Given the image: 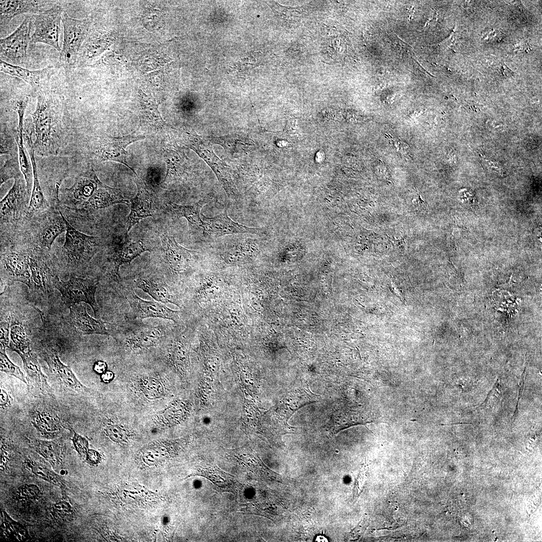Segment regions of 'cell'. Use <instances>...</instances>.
Returning a JSON list of instances; mask_svg holds the SVG:
<instances>
[{
    "label": "cell",
    "mask_w": 542,
    "mask_h": 542,
    "mask_svg": "<svg viewBox=\"0 0 542 542\" xmlns=\"http://www.w3.org/2000/svg\"><path fill=\"white\" fill-rule=\"evenodd\" d=\"M204 222L203 233L212 237L234 235L238 234L255 233L257 229L249 227L232 220L226 211L212 217L201 214Z\"/></svg>",
    "instance_id": "obj_12"
},
{
    "label": "cell",
    "mask_w": 542,
    "mask_h": 542,
    "mask_svg": "<svg viewBox=\"0 0 542 542\" xmlns=\"http://www.w3.org/2000/svg\"><path fill=\"white\" fill-rule=\"evenodd\" d=\"M35 110L31 114L35 132L34 147L41 156L58 154L62 137V107L58 97L49 92L37 93Z\"/></svg>",
    "instance_id": "obj_1"
},
{
    "label": "cell",
    "mask_w": 542,
    "mask_h": 542,
    "mask_svg": "<svg viewBox=\"0 0 542 542\" xmlns=\"http://www.w3.org/2000/svg\"><path fill=\"white\" fill-rule=\"evenodd\" d=\"M98 284V280L76 277L64 281L55 276L53 280L54 287L60 292L62 300L68 308L84 302L91 307L95 316L98 312L95 299Z\"/></svg>",
    "instance_id": "obj_4"
},
{
    "label": "cell",
    "mask_w": 542,
    "mask_h": 542,
    "mask_svg": "<svg viewBox=\"0 0 542 542\" xmlns=\"http://www.w3.org/2000/svg\"><path fill=\"white\" fill-rule=\"evenodd\" d=\"M388 140L389 143L396 151L402 154L406 152L408 146L405 143H403L396 139H394L391 137H389Z\"/></svg>",
    "instance_id": "obj_46"
},
{
    "label": "cell",
    "mask_w": 542,
    "mask_h": 542,
    "mask_svg": "<svg viewBox=\"0 0 542 542\" xmlns=\"http://www.w3.org/2000/svg\"><path fill=\"white\" fill-rule=\"evenodd\" d=\"M105 431L108 437L116 443H122L127 438L124 430L116 425L107 426Z\"/></svg>",
    "instance_id": "obj_42"
},
{
    "label": "cell",
    "mask_w": 542,
    "mask_h": 542,
    "mask_svg": "<svg viewBox=\"0 0 542 542\" xmlns=\"http://www.w3.org/2000/svg\"><path fill=\"white\" fill-rule=\"evenodd\" d=\"M69 315L71 323L81 334L111 335L110 324L90 317L81 303L71 307Z\"/></svg>",
    "instance_id": "obj_13"
},
{
    "label": "cell",
    "mask_w": 542,
    "mask_h": 542,
    "mask_svg": "<svg viewBox=\"0 0 542 542\" xmlns=\"http://www.w3.org/2000/svg\"><path fill=\"white\" fill-rule=\"evenodd\" d=\"M128 203L119 190L106 185L101 181L89 199L84 203V207L102 209L120 203Z\"/></svg>",
    "instance_id": "obj_22"
},
{
    "label": "cell",
    "mask_w": 542,
    "mask_h": 542,
    "mask_svg": "<svg viewBox=\"0 0 542 542\" xmlns=\"http://www.w3.org/2000/svg\"><path fill=\"white\" fill-rule=\"evenodd\" d=\"M221 249H223V257L230 261H233L249 257L256 248L251 239L241 237L226 242Z\"/></svg>",
    "instance_id": "obj_24"
},
{
    "label": "cell",
    "mask_w": 542,
    "mask_h": 542,
    "mask_svg": "<svg viewBox=\"0 0 542 542\" xmlns=\"http://www.w3.org/2000/svg\"><path fill=\"white\" fill-rule=\"evenodd\" d=\"M100 181L93 169L77 176L73 185L62 192L61 202L68 207H78L92 196Z\"/></svg>",
    "instance_id": "obj_11"
},
{
    "label": "cell",
    "mask_w": 542,
    "mask_h": 542,
    "mask_svg": "<svg viewBox=\"0 0 542 542\" xmlns=\"http://www.w3.org/2000/svg\"><path fill=\"white\" fill-rule=\"evenodd\" d=\"M30 195L24 177L15 178L13 186L0 203L1 224L18 218L27 207Z\"/></svg>",
    "instance_id": "obj_10"
},
{
    "label": "cell",
    "mask_w": 542,
    "mask_h": 542,
    "mask_svg": "<svg viewBox=\"0 0 542 542\" xmlns=\"http://www.w3.org/2000/svg\"><path fill=\"white\" fill-rule=\"evenodd\" d=\"M21 357L24 362V368L30 376L33 377H43V374L41 371L38 361L36 357L32 356L30 352L21 356Z\"/></svg>",
    "instance_id": "obj_40"
},
{
    "label": "cell",
    "mask_w": 542,
    "mask_h": 542,
    "mask_svg": "<svg viewBox=\"0 0 542 542\" xmlns=\"http://www.w3.org/2000/svg\"><path fill=\"white\" fill-rule=\"evenodd\" d=\"M107 368L106 363L102 361H98L95 362L93 366L94 370L98 373H103L105 372Z\"/></svg>",
    "instance_id": "obj_49"
},
{
    "label": "cell",
    "mask_w": 542,
    "mask_h": 542,
    "mask_svg": "<svg viewBox=\"0 0 542 542\" xmlns=\"http://www.w3.org/2000/svg\"><path fill=\"white\" fill-rule=\"evenodd\" d=\"M205 203L199 201L194 205H181L170 203L175 211L180 216L185 218L192 226L203 229L204 222L200 216V211Z\"/></svg>",
    "instance_id": "obj_31"
},
{
    "label": "cell",
    "mask_w": 542,
    "mask_h": 542,
    "mask_svg": "<svg viewBox=\"0 0 542 542\" xmlns=\"http://www.w3.org/2000/svg\"><path fill=\"white\" fill-rule=\"evenodd\" d=\"M65 232L63 249L68 262L74 265L87 263L97 250L98 238L79 231L67 220Z\"/></svg>",
    "instance_id": "obj_7"
},
{
    "label": "cell",
    "mask_w": 542,
    "mask_h": 542,
    "mask_svg": "<svg viewBox=\"0 0 542 542\" xmlns=\"http://www.w3.org/2000/svg\"><path fill=\"white\" fill-rule=\"evenodd\" d=\"M365 468L364 466L363 467L355 483L354 489V496L355 497L358 495L362 491L365 479Z\"/></svg>",
    "instance_id": "obj_45"
},
{
    "label": "cell",
    "mask_w": 542,
    "mask_h": 542,
    "mask_svg": "<svg viewBox=\"0 0 542 542\" xmlns=\"http://www.w3.org/2000/svg\"><path fill=\"white\" fill-rule=\"evenodd\" d=\"M66 219L60 210L51 212L41 223L37 234L38 243L44 248L51 249L56 238L66 230Z\"/></svg>",
    "instance_id": "obj_19"
},
{
    "label": "cell",
    "mask_w": 542,
    "mask_h": 542,
    "mask_svg": "<svg viewBox=\"0 0 542 542\" xmlns=\"http://www.w3.org/2000/svg\"><path fill=\"white\" fill-rule=\"evenodd\" d=\"M0 329L1 347H9L10 342L11 325L8 322L1 321Z\"/></svg>",
    "instance_id": "obj_43"
},
{
    "label": "cell",
    "mask_w": 542,
    "mask_h": 542,
    "mask_svg": "<svg viewBox=\"0 0 542 542\" xmlns=\"http://www.w3.org/2000/svg\"><path fill=\"white\" fill-rule=\"evenodd\" d=\"M0 69L2 72L19 78L27 82L37 93L42 90V86L55 73V69L53 66L31 70L8 63L2 59H0Z\"/></svg>",
    "instance_id": "obj_14"
},
{
    "label": "cell",
    "mask_w": 542,
    "mask_h": 542,
    "mask_svg": "<svg viewBox=\"0 0 542 542\" xmlns=\"http://www.w3.org/2000/svg\"><path fill=\"white\" fill-rule=\"evenodd\" d=\"M136 283L139 288L155 300L163 303H174L173 296L167 285L164 283L150 279H140Z\"/></svg>",
    "instance_id": "obj_28"
},
{
    "label": "cell",
    "mask_w": 542,
    "mask_h": 542,
    "mask_svg": "<svg viewBox=\"0 0 542 542\" xmlns=\"http://www.w3.org/2000/svg\"><path fill=\"white\" fill-rule=\"evenodd\" d=\"M135 182L138 191L131 199L130 212L126 222L128 232L140 220L152 216L153 201L146 183L138 176Z\"/></svg>",
    "instance_id": "obj_17"
},
{
    "label": "cell",
    "mask_w": 542,
    "mask_h": 542,
    "mask_svg": "<svg viewBox=\"0 0 542 542\" xmlns=\"http://www.w3.org/2000/svg\"><path fill=\"white\" fill-rule=\"evenodd\" d=\"M146 251L149 250L141 240L127 241L118 246L115 250L114 257V271L116 276H118L119 269L122 264L130 263Z\"/></svg>",
    "instance_id": "obj_25"
},
{
    "label": "cell",
    "mask_w": 542,
    "mask_h": 542,
    "mask_svg": "<svg viewBox=\"0 0 542 542\" xmlns=\"http://www.w3.org/2000/svg\"><path fill=\"white\" fill-rule=\"evenodd\" d=\"M316 541H328L327 538L326 537H325V536H324L323 535L317 536L316 538Z\"/></svg>",
    "instance_id": "obj_55"
},
{
    "label": "cell",
    "mask_w": 542,
    "mask_h": 542,
    "mask_svg": "<svg viewBox=\"0 0 542 542\" xmlns=\"http://www.w3.org/2000/svg\"><path fill=\"white\" fill-rule=\"evenodd\" d=\"M25 463L31 472L38 477L57 486L63 485L61 477L42 464L32 460H27Z\"/></svg>",
    "instance_id": "obj_34"
},
{
    "label": "cell",
    "mask_w": 542,
    "mask_h": 542,
    "mask_svg": "<svg viewBox=\"0 0 542 542\" xmlns=\"http://www.w3.org/2000/svg\"><path fill=\"white\" fill-rule=\"evenodd\" d=\"M20 171L19 161L15 158L7 161L1 169V185L11 178L15 179L23 175Z\"/></svg>",
    "instance_id": "obj_38"
},
{
    "label": "cell",
    "mask_w": 542,
    "mask_h": 542,
    "mask_svg": "<svg viewBox=\"0 0 542 542\" xmlns=\"http://www.w3.org/2000/svg\"><path fill=\"white\" fill-rule=\"evenodd\" d=\"M130 338L137 347L147 348L156 344L163 336V332L159 327H146L132 333Z\"/></svg>",
    "instance_id": "obj_30"
},
{
    "label": "cell",
    "mask_w": 542,
    "mask_h": 542,
    "mask_svg": "<svg viewBox=\"0 0 542 542\" xmlns=\"http://www.w3.org/2000/svg\"><path fill=\"white\" fill-rule=\"evenodd\" d=\"M365 524V521H362L357 527L351 531V534L352 536H351L352 537L353 539H356L360 536L364 531Z\"/></svg>",
    "instance_id": "obj_48"
},
{
    "label": "cell",
    "mask_w": 542,
    "mask_h": 542,
    "mask_svg": "<svg viewBox=\"0 0 542 542\" xmlns=\"http://www.w3.org/2000/svg\"><path fill=\"white\" fill-rule=\"evenodd\" d=\"M51 511L54 516L62 519L70 516L73 512L70 504L66 501H60L54 503Z\"/></svg>",
    "instance_id": "obj_41"
},
{
    "label": "cell",
    "mask_w": 542,
    "mask_h": 542,
    "mask_svg": "<svg viewBox=\"0 0 542 542\" xmlns=\"http://www.w3.org/2000/svg\"><path fill=\"white\" fill-rule=\"evenodd\" d=\"M140 92V102L143 119L146 121L147 124L155 129H164L167 124L161 117L158 106L156 102L144 92L141 91Z\"/></svg>",
    "instance_id": "obj_27"
},
{
    "label": "cell",
    "mask_w": 542,
    "mask_h": 542,
    "mask_svg": "<svg viewBox=\"0 0 542 542\" xmlns=\"http://www.w3.org/2000/svg\"><path fill=\"white\" fill-rule=\"evenodd\" d=\"M24 145L29 155L33 169V182L28 211L29 214L41 212L49 207V204L43 194L39 181L36 162L35 150L32 139V131L25 129L23 133Z\"/></svg>",
    "instance_id": "obj_15"
},
{
    "label": "cell",
    "mask_w": 542,
    "mask_h": 542,
    "mask_svg": "<svg viewBox=\"0 0 542 542\" xmlns=\"http://www.w3.org/2000/svg\"><path fill=\"white\" fill-rule=\"evenodd\" d=\"M23 133L24 124L18 123L14 138L18 147V158L21 172L24 178L28 191L31 194L33 182V169L32 164H30L26 155Z\"/></svg>",
    "instance_id": "obj_26"
},
{
    "label": "cell",
    "mask_w": 542,
    "mask_h": 542,
    "mask_svg": "<svg viewBox=\"0 0 542 542\" xmlns=\"http://www.w3.org/2000/svg\"><path fill=\"white\" fill-rule=\"evenodd\" d=\"M32 15H27L22 24L8 37L0 40L1 59L15 65H26L27 48L31 41Z\"/></svg>",
    "instance_id": "obj_5"
},
{
    "label": "cell",
    "mask_w": 542,
    "mask_h": 542,
    "mask_svg": "<svg viewBox=\"0 0 542 542\" xmlns=\"http://www.w3.org/2000/svg\"><path fill=\"white\" fill-rule=\"evenodd\" d=\"M526 45H525L524 44H520L515 46V49L518 51H522L526 49Z\"/></svg>",
    "instance_id": "obj_54"
},
{
    "label": "cell",
    "mask_w": 542,
    "mask_h": 542,
    "mask_svg": "<svg viewBox=\"0 0 542 542\" xmlns=\"http://www.w3.org/2000/svg\"><path fill=\"white\" fill-rule=\"evenodd\" d=\"M51 358L55 371L66 386L77 391L86 389L77 379L70 366L63 364L57 354L52 353Z\"/></svg>",
    "instance_id": "obj_32"
},
{
    "label": "cell",
    "mask_w": 542,
    "mask_h": 542,
    "mask_svg": "<svg viewBox=\"0 0 542 542\" xmlns=\"http://www.w3.org/2000/svg\"><path fill=\"white\" fill-rule=\"evenodd\" d=\"M186 145L196 152L212 169L229 198L237 196V190L232 179L230 168L220 160L213 150L206 144L195 131H185Z\"/></svg>",
    "instance_id": "obj_3"
},
{
    "label": "cell",
    "mask_w": 542,
    "mask_h": 542,
    "mask_svg": "<svg viewBox=\"0 0 542 542\" xmlns=\"http://www.w3.org/2000/svg\"><path fill=\"white\" fill-rule=\"evenodd\" d=\"M1 277L7 286L19 281L28 286L31 272L30 255L21 250H11L1 254Z\"/></svg>",
    "instance_id": "obj_9"
},
{
    "label": "cell",
    "mask_w": 542,
    "mask_h": 542,
    "mask_svg": "<svg viewBox=\"0 0 542 542\" xmlns=\"http://www.w3.org/2000/svg\"><path fill=\"white\" fill-rule=\"evenodd\" d=\"M128 301L136 318L141 319L159 318L173 320L176 318L175 311L161 303L142 299L133 293L129 295Z\"/></svg>",
    "instance_id": "obj_18"
},
{
    "label": "cell",
    "mask_w": 542,
    "mask_h": 542,
    "mask_svg": "<svg viewBox=\"0 0 542 542\" xmlns=\"http://www.w3.org/2000/svg\"><path fill=\"white\" fill-rule=\"evenodd\" d=\"M0 369L3 372L13 375L27 383V380L20 367L14 364L8 358L6 348H0Z\"/></svg>",
    "instance_id": "obj_37"
},
{
    "label": "cell",
    "mask_w": 542,
    "mask_h": 542,
    "mask_svg": "<svg viewBox=\"0 0 542 542\" xmlns=\"http://www.w3.org/2000/svg\"><path fill=\"white\" fill-rule=\"evenodd\" d=\"M34 445L36 451L53 466H57L61 463L62 450L56 443L38 439L35 441Z\"/></svg>",
    "instance_id": "obj_33"
},
{
    "label": "cell",
    "mask_w": 542,
    "mask_h": 542,
    "mask_svg": "<svg viewBox=\"0 0 542 542\" xmlns=\"http://www.w3.org/2000/svg\"><path fill=\"white\" fill-rule=\"evenodd\" d=\"M454 32L455 31H453L450 36L449 37L448 39L443 41V43H442L443 45L447 46L448 45H451L454 43L456 39V36Z\"/></svg>",
    "instance_id": "obj_52"
},
{
    "label": "cell",
    "mask_w": 542,
    "mask_h": 542,
    "mask_svg": "<svg viewBox=\"0 0 542 542\" xmlns=\"http://www.w3.org/2000/svg\"><path fill=\"white\" fill-rule=\"evenodd\" d=\"M74 448L80 455L86 454L88 451V444L87 440L76 433H74L72 438Z\"/></svg>",
    "instance_id": "obj_44"
},
{
    "label": "cell",
    "mask_w": 542,
    "mask_h": 542,
    "mask_svg": "<svg viewBox=\"0 0 542 542\" xmlns=\"http://www.w3.org/2000/svg\"><path fill=\"white\" fill-rule=\"evenodd\" d=\"M31 277L29 285L30 290L39 296L48 297L52 293L53 280L49 269L42 258L36 255H30Z\"/></svg>",
    "instance_id": "obj_16"
},
{
    "label": "cell",
    "mask_w": 542,
    "mask_h": 542,
    "mask_svg": "<svg viewBox=\"0 0 542 542\" xmlns=\"http://www.w3.org/2000/svg\"><path fill=\"white\" fill-rule=\"evenodd\" d=\"M63 12L61 6L57 4L43 12L32 15L34 31L31 42L47 44L60 52L59 39Z\"/></svg>",
    "instance_id": "obj_6"
},
{
    "label": "cell",
    "mask_w": 542,
    "mask_h": 542,
    "mask_svg": "<svg viewBox=\"0 0 542 542\" xmlns=\"http://www.w3.org/2000/svg\"><path fill=\"white\" fill-rule=\"evenodd\" d=\"M10 325L9 348L17 352L20 356L30 352V340L23 325L13 318Z\"/></svg>",
    "instance_id": "obj_29"
},
{
    "label": "cell",
    "mask_w": 542,
    "mask_h": 542,
    "mask_svg": "<svg viewBox=\"0 0 542 542\" xmlns=\"http://www.w3.org/2000/svg\"><path fill=\"white\" fill-rule=\"evenodd\" d=\"M4 530L6 535L15 540H22L27 536L26 530L4 512Z\"/></svg>",
    "instance_id": "obj_36"
},
{
    "label": "cell",
    "mask_w": 542,
    "mask_h": 542,
    "mask_svg": "<svg viewBox=\"0 0 542 542\" xmlns=\"http://www.w3.org/2000/svg\"><path fill=\"white\" fill-rule=\"evenodd\" d=\"M161 239L169 266L176 272L184 271L188 265L192 251L179 245L173 236L162 234Z\"/></svg>",
    "instance_id": "obj_21"
},
{
    "label": "cell",
    "mask_w": 542,
    "mask_h": 542,
    "mask_svg": "<svg viewBox=\"0 0 542 542\" xmlns=\"http://www.w3.org/2000/svg\"><path fill=\"white\" fill-rule=\"evenodd\" d=\"M33 422L38 430L45 435L53 434L59 430L56 420L47 413H38L34 417Z\"/></svg>",
    "instance_id": "obj_35"
},
{
    "label": "cell",
    "mask_w": 542,
    "mask_h": 542,
    "mask_svg": "<svg viewBox=\"0 0 542 542\" xmlns=\"http://www.w3.org/2000/svg\"><path fill=\"white\" fill-rule=\"evenodd\" d=\"M41 495L38 486L34 484H25L20 486L17 491L19 500L32 501L38 500Z\"/></svg>",
    "instance_id": "obj_39"
},
{
    "label": "cell",
    "mask_w": 542,
    "mask_h": 542,
    "mask_svg": "<svg viewBox=\"0 0 542 542\" xmlns=\"http://www.w3.org/2000/svg\"><path fill=\"white\" fill-rule=\"evenodd\" d=\"M62 22L64 29V41L60 52V61L65 69L76 65L80 49L85 41L91 24L90 19L82 20L71 18L63 11Z\"/></svg>",
    "instance_id": "obj_2"
},
{
    "label": "cell",
    "mask_w": 542,
    "mask_h": 542,
    "mask_svg": "<svg viewBox=\"0 0 542 542\" xmlns=\"http://www.w3.org/2000/svg\"><path fill=\"white\" fill-rule=\"evenodd\" d=\"M501 70L504 75L508 76H511L512 75V71L504 63H503L501 66Z\"/></svg>",
    "instance_id": "obj_53"
},
{
    "label": "cell",
    "mask_w": 542,
    "mask_h": 542,
    "mask_svg": "<svg viewBox=\"0 0 542 542\" xmlns=\"http://www.w3.org/2000/svg\"><path fill=\"white\" fill-rule=\"evenodd\" d=\"M86 454V461L90 464L97 463L99 460V455L95 451L88 450Z\"/></svg>",
    "instance_id": "obj_47"
},
{
    "label": "cell",
    "mask_w": 542,
    "mask_h": 542,
    "mask_svg": "<svg viewBox=\"0 0 542 542\" xmlns=\"http://www.w3.org/2000/svg\"><path fill=\"white\" fill-rule=\"evenodd\" d=\"M145 137L142 135H128L121 137H105L99 138L94 150L98 159L101 162L114 161L120 163L137 175L127 161L128 154L126 148L130 144L143 140Z\"/></svg>",
    "instance_id": "obj_8"
},
{
    "label": "cell",
    "mask_w": 542,
    "mask_h": 542,
    "mask_svg": "<svg viewBox=\"0 0 542 542\" xmlns=\"http://www.w3.org/2000/svg\"><path fill=\"white\" fill-rule=\"evenodd\" d=\"M9 401V397L6 391L3 389L1 391V405H6Z\"/></svg>",
    "instance_id": "obj_51"
},
{
    "label": "cell",
    "mask_w": 542,
    "mask_h": 542,
    "mask_svg": "<svg viewBox=\"0 0 542 542\" xmlns=\"http://www.w3.org/2000/svg\"><path fill=\"white\" fill-rule=\"evenodd\" d=\"M57 4L50 1H1V18H12L16 16L29 14L32 15L43 12Z\"/></svg>",
    "instance_id": "obj_20"
},
{
    "label": "cell",
    "mask_w": 542,
    "mask_h": 542,
    "mask_svg": "<svg viewBox=\"0 0 542 542\" xmlns=\"http://www.w3.org/2000/svg\"><path fill=\"white\" fill-rule=\"evenodd\" d=\"M113 377V374L111 371H105L102 374L101 378L102 380L105 382H108Z\"/></svg>",
    "instance_id": "obj_50"
},
{
    "label": "cell",
    "mask_w": 542,
    "mask_h": 542,
    "mask_svg": "<svg viewBox=\"0 0 542 542\" xmlns=\"http://www.w3.org/2000/svg\"><path fill=\"white\" fill-rule=\"evenodd\" d=\"M163 155L167 166V172L164 183L180 177L186 168V159L184 153L177 147H166Z\"/></svg>",
    "instance_id": "obj_23"
}]
</instances>
